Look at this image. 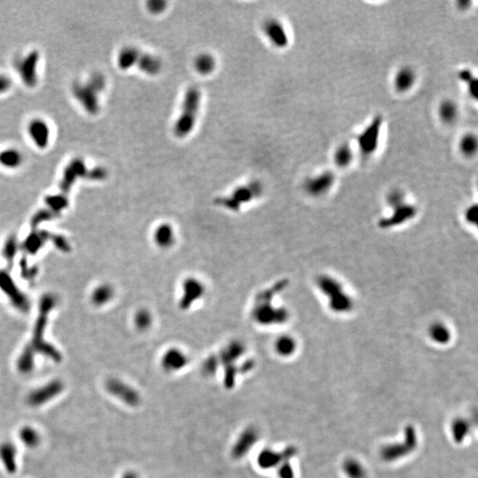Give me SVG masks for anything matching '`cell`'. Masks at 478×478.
Masks as SVG:
<instances>
[{"label":"cell","mask_w":478,"mask_h":478,"mask_svg":"<svg viewBox=\"0 0 478 478\" xmlns=\"http://www.w3.org/2000/svg\"><path fill=\"white\" fill-rule=\"evenodd\" d=\"M354 153L352 147L346 143H343L335 149L333 153V161L338 168L345 169L352 164L354 161Z\"/></svg>","instance_id":"4dcf8cb0"},{"label":"cell","mask_w":478,"mask_h":478,"mask_svg":"<svg viewBox=\"0 0 478 478\" xmlns=\"http://www.w3.org/2000/svg\"><path fill=\"white\" fill-rule=\"evenodd\" d=\"M430 337L433 339V341L439 345H446L450 341L451 333L447 327L440 323H437L430 329Z\"/></svg>","instance_id":"8d00e7d4"},{"label":"cell","mask_w":478,"mask_h":478,"mask_svg":"<svg viewBox=\"0 0 478 478\" xmlns=\"http://www.w3.org/2000/svg\"><path fill=\"white\" fill-rule=\"evenodd\" d=\"M75 99L81 104L87 113L92 115H96L100 111L99 93L93 89L87 82H76L71 88Z\"/></svg>","instance_id":"30bf717a"},{"label":"cell","mask_w":478,"mask_h":478,"mask_svg":"<svg viewBox=\"0 0 478 478\" xmlns=\"http://www.w3.org/2000/svg\"><path fill=\"white\" fill-rule=\"evenodd\" d=\"M105 390L113 398H117L129 407H137L142 401L140 393L136 388L118 378H111L107 380Z\"/></svg>","instance_id":"9c48e42d"},{"label":"cell","mask_w":478,"mask_h":478,"mask_svg":"<svg viewBox=\"0 0 478 478\" xmlns=\"http://www.w3.org/2000/svg\"><path fill=\"white\" fill-rule=\"evenodd\" d=\"M140 51L139 49L131 45L125 46L124 48L121 49L117 57V64L119 69L126 71L130 68L135 67Z\"/></svg>","instance_id":"83f0119b"},{"label":"cell","mask_w":478,"mask_h":478,"mask_svg":"<svg viewBox=\"0 0 478 478\" xmlns=\"http://www.w3.org/2000/svg\"><path fill=\"white\" fill-rule=\"evenodd\" d=\"M478 137L473 133H467L462 136L460 143L459 149L462 155L465 157H473L478 152Z\"/></svg>","instance_id":"e575fe53"},{"label":"cell","mask_w":478,"mask_h":478,"mask_svg":"<svg viewBox=\"0 0 478 478\" xmlns=\"http://www.w3.org/2000/svg\"><path fill=\"white\" fill-rule=\"evenodd\" d=\"M20 443L28 449H35L40 445L41 435L36 428L26 425L20 428L18 433Z\"/></svg>","instance_id":"f1b7e54d"},{"label":"cell","mask_w":478,"mask_h":478,"mask_svg":"<svg viewBox=\"0 0 478 478\" xmlns=\"http://www.w3.org/2000/svg\"><path fill=\"white\" fill-rule=\"evenodd\" d=\"M262 192V185L258 181H253L237 187L229 196L219 199L221 205L231 210L240 208L243 204H246L253 198L259 197Z\"/></svg>","instance_id":"ba28073f"},{"label":"cell","mask_w":478,"mask_h":478,"mask_svg":"<svg viewBox=\"0 0 478 478\" xmlns=\"http://www.w3.org/2000/svg\"><path fill=\"white\" fill-rule=\"evenodd\" d=\"M277 470L279 478H295V471L289 460L282 462Z\"/></svg>","instance_id":"7bdbcfd3"},{"label":"cell","mask_w":478,"mask_h":478,"mask_svg":"<svg viewBox=\"0 0 478 478\" xmlns=\"http://www.w3.org/2000/svg\"><path fill=\"white\" fill-rule=\"evenodd\" d=\"M297 448L289 446L282 451H275L271 448H265L261 451L257 457L258 466L262 470L278 469L282 462L291 460L296 456Z\"/></svg>","instance_id":"4fadbf2b"},{"label":"cell","mask_w":478,"mask_h":478,"mask_svg":"<svg viewBox=\"0 0 478 478\" xmlns=\"http://www.w3.org/2000/svg\"><path fill=\"white\" fill-rule=\"evenodd\" d=\"M45 204L51 208V211L54 213L61 212V210L66 208L69 205V199L64 194H54L45 197Z\"/></svg>","instance_id":"74e56055"},{"label":"cell","mask_w":478,"mask_h":478,"mask_svg":"<svg viewBox=\"0 0 478 478\" xmlns=\"http://www.w3.org/2000/svg\"><path fill=\"white\" fill-rule=\"evenodd\" d=\"M43 235L42 234H39L38 235H31L30 237H28L26 241V244H25L24 249L27 250L28 253H36V251L40 249L43 245Z\"/></svg>","instance_id":"b9f144b4"},{"label":"cell","mask_w":478,"mask_h":478,"mask_svg":"<svg viewBox=\"0 0 478 478\" xmlns=\"http://www.w3.org/2000/svg\"><path fill=\"white\" fill-rule=\"evenodd\" d=\"M471 425L469 420L465 418H456L452 423V436L454 442L462 444L470 434Z\"/></svg>","instance_id":"d6a6232c"},{"label":"cell","mask_w":478,"mask_h":478,"mask_svg":"<svg viewBox=\"0 0 478 478\" xmlns=\"http://www.w3.org/2000/svg\"><path fill=\"white\" fill-rule=\"evenodd\" d=\"M115 296V289L108 283L101 284L93 289L91 294V302L96 307L108 305Z\"/></svg>","instance_id":"cb8c5ba5"},{"label":"cell","mask_w":478,"mask_h":478,"mask_svg":"<svg viewBox=\"0 0 478 478\" xmlns=\"http://www.w3.org/2000/svg\"><path fill=\"white\" fill-rule=\"evenodd\" d=\"M18 449L10 441L0 444V463L8 474H15L18 470Z\"/></svg>","instance_id":"7402d4cb"},{"label":"cell","mask_w":478,"mask_h":478,"mask_svg":"<svg viewBox=\"0 0 478 478\" xmlns=\"http://www.w3.org/2000/svg\"><path fill=\"white\" fill-rule=\"evenodd\" d=\"M261 438V432L254 425L245 427L237 436L230 449V456L234 460H241L249 454Z\"/></svg>","instance_id":"7c38bea8"},{"label":"cell","mask_w":478,"mask_h":478,"mask_svg":"<svg viewBox=\"0 0 478 478\" xmlns=\"http://www.w3.org/2000/svg\"><path fill=\"white\" fill-rule=\"evenodd\" d=\"M12 86V81L8 76L0 74V95L8 93Z\"/></svg>","instance_id":"f6af8a7d"},{"label":"cell","mask_w":478,"mask_h":478,"mask_svg":"<svg viewBox=\"0 0 478 478\" xmlns=\"http://www.w3.org/2000/svg\"><path fill=\"white\" fill-rule=\"evenodd\" d=\"M391 207L393 209V213L390 217L381 221L380 226L382 228H390L391 226L403 224L404 222L414 218L416 213L415 206L407 204L406 201H403L397 205H391Z\"/></svg>","instance_id":"ffe728a7"},{"label":"cell","mask_w":478,"mask_h":478,"mask_svg":"<svg viewBox=\"0 0 478 478\" xmlns=\"http://www.w3.org/2000/svg\"><path fill=\"white\" fill-rule=\"evenodd\" d=\"M252 313L255 322L262 326L281 324L288 319V313L286 310L276 306L272 303V296L268 297L266 292L259 296Z\"/></svg>","instance_id":"7a4b0ae2"},{"label":"cell","mask_w":478,"mask_h":478,"mask_svg":"<svg viewBox=\"0 0 478 478\" xmlns=\"http://www.w3.org/2000/svg\"><path fill=\"white\" fill-rule=\"evenodd\" d=\"M263 30L270 42L278 48H286L289 44V36L280 20L270 18L263 23Z\"/></svg>","instance_id":"d6986e66"},{"label":"cell","mask_w":478,"mask_h":478,"mask_svg":"<svg viewBox=\"0 0 478 478\" xmlns=\"http://www.w3.org/2000/svg\"><path fill=\"white\" fill-rule=\"evenodd\" d=\"M416 81V71L411 66H403L394 76V88L399 93H408L414 88Z\"/></svg>","instance_id":"44dd1931"},{"label":"cell","mask_w":478,"mask_h":478,"mask_svg":"<svg viewBox=\"0 0 478 478\" xmlns=\"http://www.w3.org/2000/svg\"><path fill=\"white\" fill-rule=\"evenodd\" d=\"M64 383L59 379L44 383L31 390L27 397V403L31 407H40L56 398L64 390Z\"/></svg>","instance_id":"8fae6325"},{"label":"cell","mask_w":478,"mask_h":478,"mask_svg":"<svg viewBox=\"0 0 478 478\" xmlns=\"http://www.w3.org/2000/svg\"><path fill=\"white\" fill-rule=\"evenodd\" d=\"M108 177L107 170L104 169V167L96 166L93 169H87V172L85 174V179H88L90 181H104Z\"/></svg>","instance_id":"ab89813d"},{"label":"cell","mask_w":478,"mask_h":478,"mask_svg":"<svg viewBox=\"0 0 478 478\" xmlns=\"http://www.w3.org/2000/svg\"><path fill=\"white\" fill-rule=\"evenodd\" d=\"M166 5H167V3L165 1H162V0H152V1L148 2V4H147L149 10L153 13H159V12L164 11Z\"/></svg>","instance_id":"bcb514c9"},{"label":"cell","mask_w":478,"mask_h":478,"mask_svg":"<svg viewBox=\"0 0 478 478\" xmlns=\"http://www.w3.org/2000/svg\"><path fill=\"white\" fill-rule=\"evenodd\" d=\"M335 175L330 170L316 174L306 178L304 183V189L313 197H320L329 192L335 184Z\"/></svg>","instance_id":"2e32d148"},{"label":"cell","mask_w":478,"mask_h":478,"mask_svg":"<svg viewBox=\"0 0 478 478\" xmlns=\"http://www.w3.org/2000/svg\"><path fill=\"white\" fill-rule=\"evenodd\" d=\"M136 66L149 76H156L161 72L162 63L161 60L155 55L140 51L136 61Z\"/></svg>","instance_id":"d4e9b609"},{"label":"cell","mask_w":478,"mask_h":478,"mask_svg":"<svg viewBox=\"0 0 478 478\" xmlns=\"http://www.w3.org/2000/svg\"><path fill=\"white\" fill-rule=\"evenodd\" d=\"M383 118L381 114H378L371 120L357 136L358 148L363 156L369 157L374 154L380 142L382 133Z\"/></svg>","instance_id":"5b68a950"},{"label":"cell","mask_w":478,"mask_h":478,"mask_svg":"<svg viewBox=\"0 0 478 478\" xmlns=\"http://www.w3.org/2000/svg\"><path fill=\"white\" fill-rule=\"evenodd\" d=\"M89 85L93 89H95L97 93L100 94L104 92L106 87V79L103 74L99 72L93 73L87 81Z\"/></svg>","instance_id":"60d3db41"},{"label":"cell","mask_w":478,"mask_h":478,"mask_svg":"<svg viewBox=\"0 0 478 478\" xmlns=\"http://www.w3.org/2000/svg\"><path fill=\"white\" fill-rule=\"evenodd\" d=\"M438 115L440 121L446 125H453L458 121L460 108L455 101L451 98L443 99L438 107Z\"/></svg>","instance_id":"603a6c76"},{"label":"cell","mask_w":478,"mask_h":478,"mask_svg":"<svg viewBox=\"0 0 478 478\" xmlns=\"http://www.w3.org/2000/svg\"><path fill=\"white\" fill-rule=\"evenodd\" d=\"M24 162V156L19 149L8 147L0 151V166L4 169H17Z\"/></svg>","instance_id":"484cf974"},{"label":"cell","mask_w":478,"mask_h":478,"mask_svg":"<svg viewBox=\"0 0 478 478\" xmlns=\"http://www.w3.org/2000/svg\"><path fill=\"white\" fill-rule=\"evenodd\" d=\"M121 478H140V476L135 470H127L122 474Z\"/></svg>","instance_id":"c3c4849f"},{"label":"cell","mask_w":478,"mask_h":478,"mask_svg":"<svg viewBox=\"0 0 478 478\" xmlns=\"http://www.w3.org/2000/svg\"><path fill=\"white\" fill-rule=\"evenodd\" d=\"M318 286L328 297L331 309L337 313H346L352 309V298L337 280L330 277H322L318 280Z\"/></svg>","instance_id":"277c9868"},{"label":"cell","mask_w":478,"mask_h":478,"mask_svg":"<svg viewBox=\"0 0 478 478\" xmlns=\"http://www.w3.org/2000/svg\"><path fill=\"white\" fill-rule=\"evenodd\" d=\"M478 205H474L473 206H470L467 211V220L471 222H476L478 219Z\"/></svg>","instance_id":"7dc6e473"},{"label":"cell","mask_w":478,"mask_h":478,"mask_svg":"<svg viewBox=\"0 0 478 478\" xmlns=\"http://www.w3.org/2000/svg\"><path fill=\"white\" fill-rule=\"evenodd\" d=\"M274 350L280 357H290L297 350V342L289 335H282L274 343Z\"/></svg>","instance_id":"4316f807"},{"label":"cell","mask_w":478,"mask_h":478,"mask_svg":"<svg viewBox=\"0 0 478 478\" xmlns=\"http://www.w3.org/2000/svg\"><path fill=\"white\" fill-rule=\"evenodd\" d=\"M216 67L215 60L211 54L202 53L195 60V69L201 75H209Z\"/></svg>","instance_id":"d590c367"},{"label":"cell","mask_w":478,"mask_h":478,"mask_svg":"<svg viewBox=\"0 0 478 478\" xmlns=\"http://www.w3.org/2000/svg\"><path fill=\"white\" fill-rule=\"evenodd\" d=\"M190 357L185 350L171 346L164 351L161 357V367L168 374L178 373L189 365Z\"/></svg>","instance_id":"5bb4252c"},{"label":"cell","mask_w":478,"mask_h":478,"mask_svg":"<svg viewBox=\"0 0 478 478\" xmlns=\"http://www.w3.org/2000/svg\"><path fill=\"white\" fill-rule=\"evenodd\" d=\"M17 240L14 237H10L8 240H6V243L4 245V253L3 256L8 261H12L13 258L15 257L16 254Z\"/></svg>","instance_id":"ee69618b"},{"label":"cell","mask_w":478,"mask_h":478,"mask_svg":"<svg viewBox=\"0 0 478 478\" xmlns=\"http://www.w3.org/2000/svg\"><path fill=\"white\" fill-rule=\"evenodd\" d=\"M205 283L196 277H188L182 283L178 305L183 311L189 310L205 297Z\"/></svg>","instance_id":"52a82bcc"},{"label":"cell","mask_w":478,"mask_h":478,"mask_svg":"<svg viewBox=\"0 0 478 478\" xmlns=\"http://www.w3.org/2000/svg\"><path fill=\"white\" fill-rule=\"evenodd\" d=\"M35 351L31 346L25 347L17 360V370L21 374H29L35 367Z\"/></svg>","instance_id":"1f68e13d"},{"label":"cell","mask_w":478,"mask_h":478,"mask_svg":"<svg viewBox=\"0 0 478 478\" xmlns=\"http://www.w3.org/2000/svg\"><path fill=\"white\" fill-rule=\"evenodd\" d=\"M343 471L347 478H366L367 470L362 462L356 459L348 458L343 463Z\"/></svg>","instance_id":"836d02e7"},{"label":"cell","mask_w":478,"mask_h":478,"mask_svg":"<svg viewBox=\"0 0 478 478\" xmlns=\"http://www.w3.org/2000/svg\"><path fill=\"white\" fill-rule=\"evenodd\" d=\"M87 169L88 168L85 161L80 157H76L69 161L65 167L60 183L61 191L64 193L69 192V191L77 183V180L85 178Z\"/></svg>","instance_id":"9a60e30c"},{"label":"cell","mask_w":478,"mask_h":478,"mask_svg":"<svg viewBox=\"0 0 478 478\" xmlns=\"http://www.w3.org/2000/svg\"><path fill=\"white\" fill-rule=\"evenodd\" d=\"M40 61V52L33 50L24 56L16 59L13 62L14 69L18 73L20 80L28 88H35L38 84V65Z\"/></svg>","instance_id":"8992f818"},{"label":"cell","mask_w":478,"mask_h":478,"mask_svg":"<svg viewBox=\"0 0 478 478\" xmlns=\"http://www.w3.org/2000/svg\"><path fill=\"white\" fill-rule=\"evenodd\" d=\"M470 4V1H460L459 2V7H462V9L467 8L469 7V5Z\"/></svg>","instance_id":"681fc988"},{"label":"cell","mask_w":478,"mask_h":478,"mask_svg":"<svg viewBox=\"0 0 478 478\" xmlns=\"http://www.w3.org/2000/svg\"><path fill=\"white\" fill-rule=\"evenodd\" d=\"M152 239L159 249H172L177 242V229L171 222L161 221L153 228Z\"/></svg>","instance_id":"e0dca14e"},{"label":"cell","mask_w":478,"mask_h":478,"mask_svg":"<svg viewBox=\"0 0 478 478\" xmlns=\"http://www.w3.org/2000/svg\"><path fill=\"white\" fill-rule=\"evenodd\" d=\"M153 322L154 316L153 312L146 307H141L133 315V324L141 332L150 330L153 327Z\"/></svg>","instance_id":"f546056e"},{"label":"cell","mask_w":478,"mask_h":478,"mask_svg":"<svg viewBox=\"0 0 478 478\" xmlns=\"http://www.w3.org/2000/svg\"><path fill=\"white\" fill-rule=\"evenodd\" d=\"M28 137L33 144L41 150L48 147L51 141V129L48 122L42 118H33L27 126Z\"/></svg>","instance_id":"ac0fdd59"},{"label":"cell","mask_w":478,"mask_h":478,"mask_svg":"<svg viewBox=\"0 0 478 478\" xmlns=\"http://www.w3.org/2000/svg\"><path fill=\"white\" fill-rule=\"evenodd\" d=\"M201 93L196 86L190 87L185 93L181 113L174 126L175 135L179 138L187 137L192 131L200 107Z\"/></svg>","instance_id":"6da1fadb"},{"label":"cell","mask_w":478,"mask_h":478,"mask_svg":"<svg viewBox=\"0 0 478 478\" xmlns=\"http://www.w3.org/2000/svg\"><path fill=\"white\" fill-rule=\"evenodd\" d=\"M219 367H220V362H219L218 356L211 355L204 361L203 364L201 366L202 374L208 377V378L213 377L214 375L216 374Z\"/></svg>","instance_id":"f35d334b"},{"label":"cell","mask_w":478,"mask_h":478,"mask_svg":"<svg viewBox=\"0 0 478 478\" xmlns=\"http://www.w3.org/2000/svg\"><path fill=\"white\" fill-rule=\"evenodd\" d=\"M417 446V431L414 426L407 425L404 430V438L401 442L391 443L383 446L380 456L386 462H397L412 454Z\"/></svg>","instance_id":"3957f363"}]
</instances>
